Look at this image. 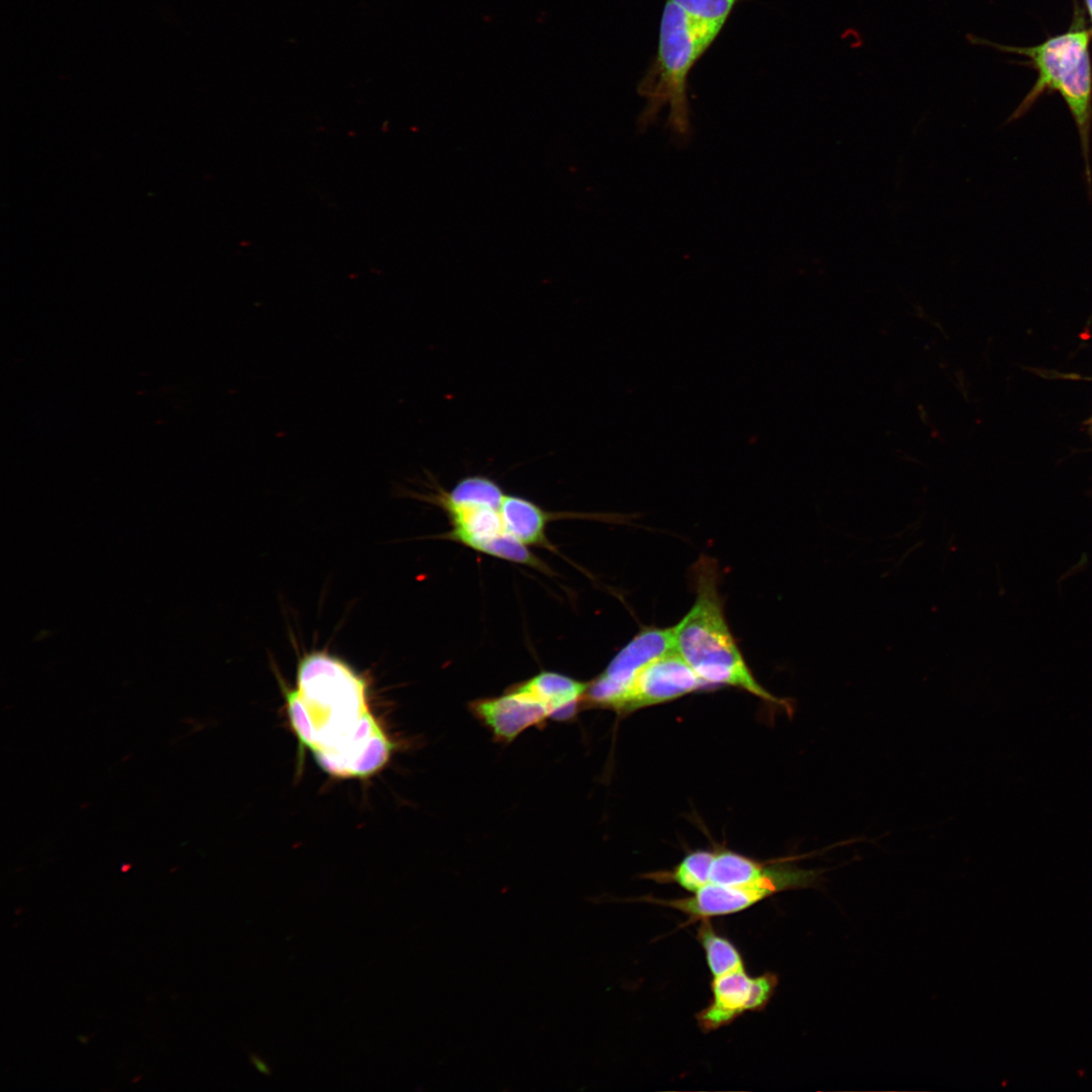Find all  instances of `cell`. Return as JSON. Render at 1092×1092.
I'll list each match as a JSON object with an SVG mask.
<instances>
[{
  "label": "cell",
  "instance_id": "obj_1",
  "mask_svg": "<svg viewBox=\"0 0 1092 1092\" xmlns=\"http://www.w3.org/2000/svg\"><path fill=\"white\" fill-rule=\"evenodd\" d=\"M287 710L301 745L337 777H366L389 759L392 743L367 706L365 679L326 651L298 662L296 689L285 691Z\"/></svg>",
  "mask_w": 1092,
  "mask_h": 1092
},
{
  "label": "cell",
  "instance_id": "obj_2",
  "mask_svg": "<svg viewBox=\"0 0 1092 1092\" xmlns=\"http://www.w3.org/2000/svg\"><path fill=\"white\" fill-rule=\"evenodd\" d=\"M692 575L695 603L673 626L677 653L710 688H738L789 709L786 700L776 698L756 681L732 636L723 612L716 560L702 556L693 566Z\"/></svg>",
  "mask_w": 1092,
  "mask_h": 1092
},
{
  "label": "cell",
  "instance_id": "obj_3",
  "mask_svg": "<svg viewBox=\"0 0 1092 1092\" xmlns=\"http://www.w3.org/2000/svg\"><path fill=\"white\" fill-rule=\"evenodd\" d=\"M723 26L695 19L666 1L660 19L657 53L638 86L639 94L646 99L638 121L640 129L650 126L661 109L667 107L670 130L679 138L689 135V75Z\"/></svg>",
  "mask_w": 1092,
  "mask_h": 1092
},
{
  "label": "cell",
  "instance_id": "obj_4",
  "mask_svg": "<svg viewBox=\"0 0 1092 1092\" xmlns=\"http://www.w3.org/2000/svg\"><path fill=\"white\" fill-rule=\"evenodd\" d=\"M827 870H806L792 861L769 864L758 879L738 885L709 883L690 897L640 900L675 909L689 917V922L741 912L775 894L799 889L822 888Z\"/></svg>",
  "mask_w": 1092,
  "mask_h": 1092
},
{
  "label": "cell",
  "instance_id": "obj_5",
  "mask_svg": "<svg viewBox=\"0 0 1092 1092\" xmlns=\"http://www.w3.org/2000/svg\"><path fill=\"white\" fill-rule=\"evenodd\" d=\"M967 39L972 44L990 46L1002 52L1021 54L1032 61L1037 71L1036 82L1008 117L1009 123L1025 115L1043 94L1058 92L1067 77L1089 55L1090 35L1085 30L1070 31L1033 48L1002 46L970 33L967 34Z\"/></svg>",
  "mask_w": 1092,
  "mask_h": 1092
},
{
  "label": "cell",
  "instance_id": "obj_6",
  "mask_svg": "<svg viewBox=\"0 0 1092 1092\" xmlns=\"http://www.w3.org/2000/svg\"><path fill=\"white\" fill-rule=\"evenodd\" d=\"M672 650H675L673 627H652L640 631L616 654L607 668L588 682L583 707L617 712L640 669Z\"/></svg>",
  "mask_w": 1092,
  "mask_h": 1092
},
{
  "label": "cell",
  "instance_id": "obj_7",
  "mask_svg": "<svg viewBox=\"0 0 1092 1092\" xmlns=\"http://www.w3.org/2000/svg\"><path fill=\"white\" fill-rule=\"evenodd\" d=\"M778 985L777 974L767 972L751 977L745 968L713 978L711 999L696 1014L698 1026L708 1033L729 1025L745 1012L763 1010Z\"/></svg>",
  "mask_w": 1092,
  "mask_h": 1092
},
{
  "label": "cell",
  "instance_id": "obj_8",
  "mask_svg": "<svg viewBox=\"0 0 1092 1092\" xmlns=\"http://www.w3.org/2000/svg\"><path fill=\"white\" fill-rule=\"evenodd\" d=\"M706 688L710 687L672 650L640 669L616 713L624 715Z\"/></svg>",
  "mask_w": 1092,
  "mask_h": 1092
},
{
  "label": "cell",
  "instance_id": "obj_9",
  "mask_svg": "<svg viewBox=\"0 0 1092 1092\" xmlns=\"http://www.w3.org/2000/svg\"><path fill=\"white\" fill-rule=\"evenodd\" d=\"M469 710L495 741L506 744L529 728H542L550 719L547 708L517 686L502 696L471 702Z\"/></svg>",
  "mask_w": 1092,
  "mask_h": 1092
},
{
  "label": "cell",
  "instance_id": "obj_10",
  "mask_svg": "<svg viewBox=\"0 0 1092 1092\" xmlns=\"http://www.w3.org/2000/svg\"><path fill=\"white\" fill-rule=\"evenodd\" d=\"M587 685L558 672L542 671L516 686L542 703L551 720L568 722L582 709Z\"/></svg>",
  "mask_w": 1092,
  "mask_h": 1092
},
{
  "label": "cell",
  "instance_id": "obj_11",
  "mask_svg": "<svg viewBox=\"0 0 1092 1092\" xmlns=\"http://www.w3.org/2000/svg\"><path fill=\"white\" fill-rule=\"evenodd\" d=\"M441 505L452 520V537L472 549L483 552L491 542L507 533L502 523L499 506Z\"/></svg>",
  "mask_w": 1092,
  "mask_h": 1092
},
{
  "label": "cell",
  "instance_id": "obj_12",
  "mask_svg": "<svg viewBox=\"0 0 1092 1092\" xmlns=\"http://www.w3.org/2000/svg\"><path fill=\"white\" fill-rule=\"evenodd\" d=\"M498 511L509 535L525 545L543 541L547 516L536 504L521 496L504 494Z\"/></svg>",
  "mask_w": 1092,
  "mask_h": 1092
},
{
  "label": "cell",
  "instance_id": "obj_13",
  "mask_svg": "<svg viewBox=\"0 0 1092 1092\" xmlns=\"http://www.w3.org/2000/svg\"><path fill=\"white\" fill-rule=\"evenodd\" d=\"M697 939L705 951L707 965L713 978L745 968L738 948L727 937L715 930L710 919L701 920Z\"/></svg>",
  "mask_w": 1092,
  "mask_h": 1092
},
{
  "label": "cell",
  "instance_id": "obj_14",
  "mask_svg": "<svg viewBox=\"0 0 1092 1092\" xmlns=\"http://www.w3.org/2000/svg\"><path fill=\"white\" fill-rule=\"evenodd\" d=\"M768 866L732 850H720L713 859L710 883L727 886L748 883L760 878Z\"/></svg>",
  "mask_w": 1092,
  "mask_h": 1092
},
{
  "label": "cell",
  "instance_id": "obj_15",
  "mask_svg": "<svg viewBox=\"0 0 1092 1092\" xmlns=\"http://www.w3.org/2000/svg\"><path fill=\"white\" fill-rule=\"evenodd\" d=\"M715 853L696 850L687 854L671 871L653 873L648 878L661 883H675L692 893L710 883V872Z\"/></svg>",
  "mask_w": 1092,
  "mask_h": 1092
},
{
  "label": "cell",
  "instance_id": "obj_16",
  "mask_svg": "<svg viewBox=\"0 0 1092 1092\" xmlns=\"http://www.w3.org/2000/svg\"><path fill=\"white\" fill-rule=\"evenodd\" d=\"M689 16L713 23H726L741 0H668Z\"/></svg>",
  "mask_w": 1092,
  "mask_h": 1092
},
{
  "label": "cell",
  "instance_id": "obj_17",
  "mask_svg": "<svg viewBox=\"0 0 1092 1092\" xmlns=\"http://www.w3.org/2000/svg\"><path fill=\"white\" fill-rule=\"evenodd\" d=\"M250 1059H251V1063L253 1064V1066L260 1073H263L265 1075H270L271 1074V1069H270L269 1065L260 1056H258L256 1054H251Z\"/></svg>",
  "mask_w": 1092,
  "mask_h": 1092
},
{
  "label": "cell",
  "instance_id": "obj_18",
  "mask_svg": "<svg viewBox=\"0 0 1092 1092\" xmlns=\"http://www.w3.org/2000/svg\"><path fill=\"white\" fill-rule=\"evenodd\" d=\"M1086 4H1087L1088 10H1089V13L1091 15V18H1092V0H1086Z\"/></svg>",
  "mask_w": 1092,
  "mask_h": 1092
},
{
  "label": "cell",
  "instance_id": "obj_19",
  "mask_svg": "<svg viewBox=\"0 0 1092 1092\" xmlns=\"http://www.w3.org/2000/svg\"><path fill=\"white\" fill-rule=\"evenodd\" d=\"M140 1079H141V1077H136L135 1079H133V1080H132V1082H133V1083H135V1082H136V1081H139Z\"/></svg>",
  "mask_w": 1092,
  "mask_h": 1092
},
{
  "label": "cell",
  "instance_id": "obj_20",
  "mask_svg": "<svg viewBox=\"0 0 1092 1092\" xmlns=\"http://www.w3.org/2000/svg\"><path fill=\"white\" fill-rule=\"evenodd\" d=\"M1091 426H1092V421H1091Z\"/></svg>",
  "mask_w": 1092,
  "mask_h": 1092
}]
</instances>
